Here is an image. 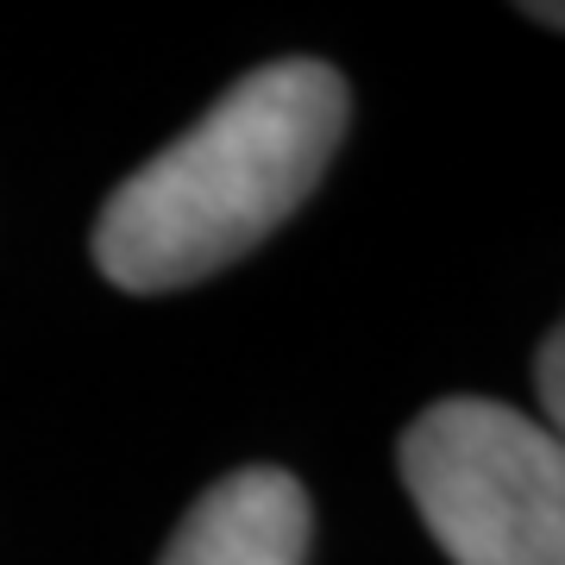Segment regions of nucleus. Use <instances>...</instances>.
Masks as SVG:
<instances>
[{
  "mask_svg": "<svg viewBox=\"0 0 565 565\" xmlns=\"http://www.w3.org/2000/svg\"><path fill=\"white\" fill-rule=\"evenodd\" d=\"M345 107L340 70L315 57L239 76L177 145L107 195L95 221L102 277L126 296H163L245 258L327 177Z\"/></svg>",
  "mask_w": 565,
  "mask_h": 565,
  "instance_id": "obj_1",
  "label": "nucleus"
},
{
  "mask_svg": "<svg viewBox=\"0 0 565 565\" xmlns=\"http://www.w3.org/2000/svg\"><path fill=\"white\" fill-rule=\"evenodd\" d=\"M403 484L452 565H565L559 434L484 396H446L403 434Z\"/></svg>",
  "mask_w": 565,
  "mask_h": 565,
  "instance_id": "obj_2",
  "label": "nucleus"
},
{
  "mask_svg": "<svg viewBox=\"0 0 565 565\" xmlns=\"http://www.w3.org/2000/svg\"><path fill=\"white\" fill-rule=\"evenodd\" d=\"M308 490L277 465H245L207 484L158 565H302Z\"/></svg>",
  "mask_w": 565,
  "mask_h": 565,
  "instance_id": "obj_3",
  "label": "nucleus"
},
{
  "mask_svg": "<svg viewBox=\"0 0 565 565\" xmlns=\"http://www.w3.org/2000/svg\"><path fill=\"white\" fill-rule=\"evenodd\" d=\"M534 390H541L546 434H553V427H559V415H565V333H546V340H541V359H534Z\"/></svg>",
  "mask_w": 565,
  "mask_h": 565,
  "instance_id": "obj_4",
  "label": "nucleus"
}]
</instances>
